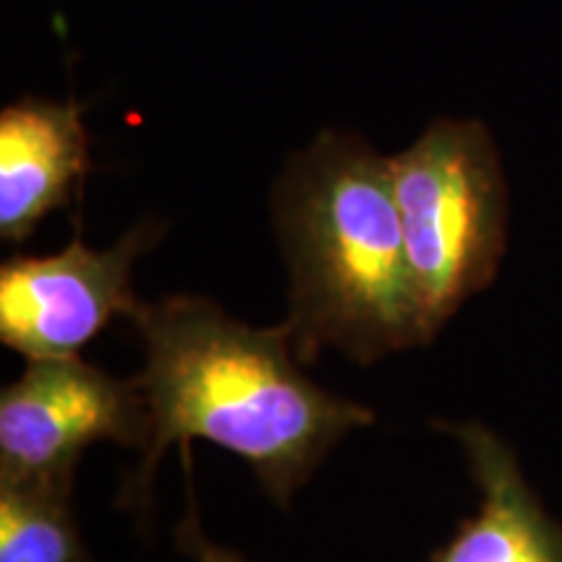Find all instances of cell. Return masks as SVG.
Here are the masks:
<instances>
[{
	"mask_svg": "<svg viewBox=\"0 0 562 562\" xmlns=\"http://www.w3.org/2000/svg\"><path fill=\"white\" fill-rule=\"evenodd\" d=\"M146 368L133 378L149 412L151 438L128 484L146 503L151 476L172 442L199 438L250 463L281 508L326 453L372 412L323 391L297 368L290 323L250 328L203 297L144 302L133 315Z\"/></svg>",
	"mask_w": 562,
	"mask_h": 562,
	"instance_id": "6da1fadb",
	"label": "cell"
},
{
	"mask_svg": "<svg viewBox=\"0 0 562 562\" xmlns=\"http://www.w3.org/2000/svg\"><path fill=\"white\" fill-rule=\"evenodd\" d=\"M290 266L300 360L341 349L372 362L430 341L406 258L391 159L355 133L326 131L294 154L273 193Z\"/></svg>",
	"mask_w": 562,
	"mask_h": 562,
	"instance_id": "7a4b0ae2",
	"label": "cell"
},
{
	"mask_svg": "<svg viewBox=\"0 0 562 562\" xmlns=\"http://www.w3.org/2000/svg\"><path fill=\"white\" fill-rule=\"evenodd\" d=\"M389 159L414 290L432 339L501 261V167L487 133L456 121L432 123Z\"/></svg>",
	"mask_w": 562,
	"mask_h": 562,
	"instance_id": "3957f363",
	"label": "cell"
},
{
	"mask_svg": "<svg viewBox=\"0 0 562 562\" xmlns=\"http://www.w3.org/2000/svg\"><path fill=\"white\" fill-rule=\"evenodd\" d=\"M149 412L136 381H117L79 357L30 360L0 393V482L74 487L97 440L146 451Z\"/></svg>",
	"mask_w": 562,
	"mask_h": 562,
	"instance_id": "277c9868",
	"label": "cell"
},
{
	"mask_svg": "<svg viewBox=\"0 0 562 562\" xmlns=\"http://www.w3.org/2000/svg\"><path fill=\"white\" fill-rule=\"evenodd\" d=\"M161 237L144 220L121 243L91 250L81 237L50 256H19L0 266V341L30 360L79 357L115 315L144 305L131 284L133 263Z\"/></svg>",
	"mask_w": 562,
	"mask_h": 562,
	"instance_id": "5b68a950",
	"label": "cell"
},
{
	"mask_svg": "<svg viewBox=\"0 0 562 562\" xmlns=\"http://www.w3.org/2000/svg\"><path fill=\"white\" fill-rule=\"evenodd\" d=\"M91 170L89 133L74 100L40 97L0 112V237L30 240L50 211L66 209Z\"/></svg>",
	"mask_w": 562,
	"mask_h": 562,
	"instance_id": "8992f818",
	"label": "cell"
},
{
	"mask_svg": "<svg viewBox=\"0 0 562 562\" xmlns=\"http://www.w3.org/2000/svg\"><path fill=\"white\" fill-rule=\"evenodd\" d=\"M446 430L467 448L484 501L480 516L430 562H562L560 531L533 501L508 448L476 425Z\"/></svg>",
	"mask_w": 562,
	"mask_h": 562,
	"instance_id": "52a82bcc",
	"label": "cell"
},
{
	"mask_svg": "<svg viewBox=\"0 0 562 562\" xmlns=\"http://www.w3.org/2000/svg\"><path fill=\"white\" fill-rule=\"evenodd\" d=\"M70 490L0 482V562H89Z\"/></svg>",
	"mask_w": 562,
	"mask_h": 562,
	"instance_id": "ba28073f",
	"label": "cell"
},
{
	"mask_svg": "<svg viewBox=\"0 0 562 562\" xmlns=\"http://www.w3.org/2000/svg\"><path fill=\"white\" fill-rule=\"evenodd\" d=\"M178 542L180 550L191 554L195 562H243L235 552H227L209 542L206 533L201 531L199 518H195V508H191L186 521L178 526Z\"/></svg>",
	"mask_w": 562,
	"mask_h": 562,
	"instance_id": "9c48e42d",
	"label": "cell"
}]
</instances>
